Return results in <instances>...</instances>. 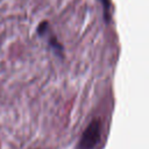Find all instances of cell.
<instances>
[{"label":"cell","mask_w":149,"mask_h":149,"mask_svg":"<svg viewBox=\"0 0 149 149\" xmlns=\"http://www.w3.org/2000/svg\"><path fill=\"white\" fill-rule=\"evenodd\" d=\"M99 135H100V128L98 125H92L87 128L81 142H80V149H92L97 141L99 140Z\"/></svg>","instance_id":"1"}]
</instances>
